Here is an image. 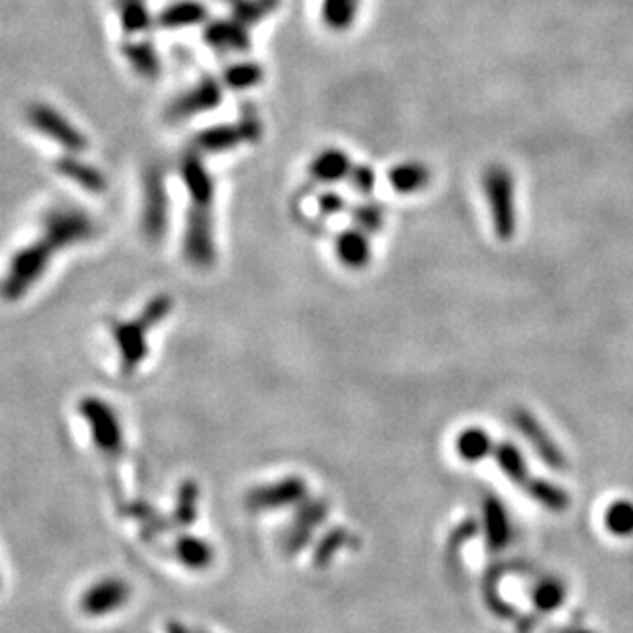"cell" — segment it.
Masks as SVG:
<instances>
[{"label": "cell", "mask_w": 633, "mask_h": 633, "mask_svg": "<svg viewBox=\"0 0 633 633\" xmlns=\"http://www.w3.org/2000/svg\"><path fill=\"white\" fill-rule=\"evenodd\" d=\"M56 252L58 248L41 234L37 240L23 246L11 261L5 287H3L5 298L11 302L21 300L23 295L31 289V285H35L41 277H44Z\"/></svg>", "instance_id": "obj_1"}, {"label": "cell", "mask_w": 633, "mask_h": 633, "mask_svg": "<svg viewBox=\"0 0 633 633\" xmlns=\"http://www.w3.org/2000/svg\"><path fill=\"white\" fill-rule=\"evenodd\" d=\"M78 412L89 422L91 437L95 447L101 451L109 470H117V463L123 453V431L119 425L117 412L101 398L89 396L78 402Z\"/></svg>", "instance_id": "obj_2"}, {"label": "cell", "mask_w": 633, "mask_h": 633, "mask_svg": "<svg viewBox=\"0 0 633 633\" xmlns=\"http://www.w3.org/2000/svg\"><path fill=\"white\" fill-rule=\"evenodd\" d=\"M183 257L195 269L214 267L218 250L211 207L189 205L187 226L183 234Z\"/></svg>", "instance_id": "obj_3"}, {"label": "cell", "mask_w": 633, "mask_h": 633, "mask_svg": "<svg viewBox=\"0 0 633 633\" xmlns=\"http://www.w3.org/2000/svg\"><path fill=\"white\" fill-rule=\"evenodd\" d=\"M27 121L35 132L56 142L70 154H82L89 150V140L72 121H68L58 109L48 103H33L25 113Z\"/></svg>", "instance_id": "obj_4"}, {"label": "cell", "mask_w": 633, "mask_h": 633, "mask_svg": "<svg viewBox=\"0 0 633 633\" xmlns=\"http://www.w3.org/2000/svg\"><path fill=\"white\" fill-rule=\"evenodd\" d=\"M171 201H168L166 179L158 168H150L144 177L142 195V232L148 240L158 242L168 230Z\"/></svg>", "instance_id": "obj_5"}, {"label": "cell", "mask_w": 633, "mask_h": 633, "mask_svg": "<svg viewBox=\"0 0 633 633\" xmlns=\"http://www.w3.org/2000/svg\"><path fill=\"white\" fill-rule=\"evenodd\" d=\"M41 236H46L58 250L87 242L95 236V222L74 207L52 209L41 224Z\"/></svg>", "instance_id": "obj_6"}, {"label": "cell", "mask_w": 633, "mask_h": 633, "mask_svg": "<svg viewBox=\"0 0 633 633\" xmlns=\"http://www.w3.org/2000/svg\"><path fill=\"white\" fill-rule=\"evenodd\" d=\"M308 498V484L300 476H287L279 482L252 488L246 494L250 511H279L287 506H298Z\"/></svg>", "instance_id": "obj_7"}, {"label": "cell", "mask_w": 633, "mask_h": 633, "mask_svg": "<svg viewBox=\"0 0 633 633\" xmlns=\"http://www.w3.org/2000/svg\"><path fill=\"white\" fill-rule=\"evenodd\" d=\"M132 599V586L123 578H103L93 582L78 599L80 611L87 617H105L123 609Z\"/></svg>", "instance_id": "obj_8"}, {"label": "cell", "mask_w": 633, "mask_h": 633, "mask_svg": "<svg viewBox=\"0 0 633 633\" xmlns=\"http://www.w3.org/2000/svg\"><path fill=\"white\" fill-rule=\"evenodd\" d=\"M224 97L222 80L214 76H203L191 89L181 93L166 109V117L171 121H185L195 115L214 111L220 107Z\"/></svg>", "instance_id": "obj_9"}, {"label": "cell", "mask_w": 633, "mask_h": 633, "mask_svg": "<svg viewBox=\"0 0 633 633\" xmlns=\"http://www.w3.org/2000/svg\"><path fill=\"white\" fill-rule=\"evenodd\" d=\"M328 511H330V506L322 498L304 500L302 504L295 506V517H293V521L283 537L285 552L287 554L302 552L304 547L310 543V539L314 537V531L328 517Z\"/></svg>", "instance_id": "obj_10"}, {"label": "cell", "mask_w": 633, "mask_h": 633, "mask_svg": "<svg viewBox=\"0 0 633 633\" xmlns=\"http://www.w3.org/2000/svg\"><path fill=\"white\" fill-rule=\"evenodd\" d=\"M150 330L152 328L142 318H136L134 322H115L111 326L113 339L121 353L123 375H132L138 369V365L146 359L148 355L146 332Z\"/></svg>", "instance_id": "obj_11"}, {"label": "cell", "mask_w": 633, "mask_h": 633, "mask_svg": "<svg viewBox=\"0 0 633 633\" xmlns=\"http://www.w3.org/2000/svg\"><path fill=\"white\" fill-rule=\"evenodd\" d=\"M205 44L220 54H246L250 50L248 27L232 19H214L203 29Z\"/></svg>", "instance_id": "obj_12"}, {"label": "cell", "mask_w": 633, "mask_h": 633, "mask_svg": "<svg viewBox=\"0 0 633 633\" xmlns=\"http://www.w3.org/2000/svg\"><path fill=\"white\" fill-rule=\"evenodd\" d=\"M181 179L185 183V189L189 193L191 205H214L216 197V183L214 177L209 175L205 162L201 160V154L191 150L181 158Z\"/></svg>", "instance_id": "obj_13"}, {"label": "cell", "mask_w": 633, "mask_h": 633, "mask_svg": "<svg viewBox=\"0 0 633 633\" xmlns=\"http://www.w3.org/2000/svg\"><path fill=\"white\" fill-rule=\"evenodd\" d=\"M240 144H250L248 132L240 121L211 125L193 138V150L199 154H222L238 148Z\"/></svg>", "instance_id": "obj_14"}, {"label": "cell", "mask_w": 633, "mask_h": 633, "mask_svg": "<svg viewBox=\"0 0 633 633\" xmlns=\"http://www.w3.org/2000/svg\"><path fill=\"white\" fill-rule=\"evenodd\" d=\"M515 418V427L519 429V433L529 441V445L535 449V453L552 468H560L564 466V455L562 449L556 445V441L550 437L535 416H531L525 410H517L513 414Z\"/></svg>", "instance_id": "obj_15"}, {"label": "cell", "mask_w": 633, "mask_h": 633, "mask_svg": "<svg viewBox=\"0 0 633 633\" xmlns=\"http://www.w3.org/2000/svg\"><path fill=\"white\" fill-rule=\"evenodd\" d=\"M54 168L58 175H62L64 179L72 181L74 185H78L80 189L89 191L93 195H103L109 187L107 177L99 171V168L84 160H78L76 154L68 152L64 156H58L54 162Z\"/></svg>", "instance_id": "obj_16"}, {"label": "cell", "mask_w": 633, "mask_h": 633, "mask_svg": "<svg viewBox=\"0 0 633 633\" xmlns=\"http://www.w3.org/2000/svg\"><path fill=\"white\" fill-rule=\"evenodd\" d=\"M351 171V156L341 148H326L318 152L308 166L310 177L322 185H334L343 179H349Z\"/></svg>", "instance_id": "obj_17"}, {"label": "cell", "mask_w": 633, "mask_h": 633, "mask_svg": "<svg viewBox=\"0 0 633 633\" xmlns=\"http://www.w3.org/2000/svg\"><path fill=\"white\" fill-rule=\"evenodd\" d=\"M334 252L341 265L353 271H361L371 263V244L369 234L361 228H349L341 232L334 240Z\"/></svg>", "instance_id": "obj_18"}, {"label": "cell", "mask_w": 633, "mask_h": 633, "mask_svg": "<svg viewBox=\"0 0 633 633\" xmlns=\"http://www.w3.org/2000/svg\"><path fill=\"white\" fill-rule=\"evenodd\" d=\"M207 17L209 11L203 3H199V0H177V3L164 7L156 15V25L168 31H177L185 27H197L205 23Z\"/></svg>", "instance_id": "obj_19"}, {"label": "cell", "mask_w": 633, "mask_h": 633, "mask_svg": "<svg viewBox=\"0 0 633 633\" xmlns=\"http://www.w3.org/2000/svg\"><path fill=\"white\" fill-rule=\"evenodd\" d=\"M121 54L130 62L136 74H140L146 80H156L162 72V64L158 58V52L150 39H136L128 37L121 41Z\"/></svg>", "instance_id": "obj_20"}, {"label": "cell", "mask_w": 633, "mask_h": 633, "mask_svg": "<svg viewBox=\"0 0 633 633\" xmlns=\"http://www.w3.org/2000/svg\"><path fill=\"white\" fill-rule=\"evenodd\" d=\"M171 556L183 564L185 568L193 570V572H201V570H207L211 566V562H214L216 554H214V547H211L209 541L201 539V537H195V535H179L173 543V550H171Z\"/></svg>", "instance_id": "obj_21"}, {"label": "cell", "mask_w": 633, "mask_h": 633, "mask_svg": "<svg viewBox=\"0 0 633 633\" xmlns=\"http://www.w3.org/2000/svg\"><path fill=\"white\" fill-rule=\"evenodd\" d=\"M197 500H199V486L191 480L183 482V486L179 488V500H177V509L173 513V517L168 519L166 523H158L160 519H154L150 525H148V533L150 535H156L158 531H168L173 527H189L195 517H197Z\"/></svg>", "instance_id": "obj_22"}, {"label": "cell", "mask_w": 633, "mask_h": 633, "mask_svg": "<svg viewBox=\"0 0 633 633\" xmlns=\"http://www.w3.org/2000/svg\"><path fill=\"white\" fill-rule=\"evenodd\" d=\"M484 533L492 550H502L511 541V519L498 498H486L484 502Z\"/></svg>", "instance_id": "obj_23"}, {"label": "cell", "mask_w": 633, "mask_h": 633, "mask_svg": "<svg viewBox=\"0 0 633 633\" xmlns=\"http://www.w3.org/2000/svg\"><path fill=\"white\" fill-rule=\"evenodd\" d=\"M494 449H496V443L492 441L490 433L480 427L463 429L455 439L457 455L468 463H478L486 457H492Z\"/></svg>", "instance_id": "obj_24"}, {"label": "cell", "mask_w": 633, "mask_h": 633, "mask_svg": "<svg viewBox=\"0 0 633 633\" xmlns=\"http://www.w3.org/2000/svg\"><path fill=\"white\" fill-rule=\"evenodd\" d=\"M117 15L121 29L128 37L146 33L152 25H156V19H152L146 0H117Z\"/></svg>", "instance_id": "obj_25"}, {"label": "cell", "mask_w": 633, "mask_h": 633, "mask_svg": "<svg viewBox=\"0 0 633 633\" xmlns=\"http://www.w3.org/2000/svg\"><path fill=\"white\" fill-rule=\"evenodd\" d=\"M498 463L500 472L509 478L511 482L519 484L521 488L529 482L531 474H529V468H527V461L521 453V449L515 445V443H496V449H494V455H492Z\"/></svg>", "instance_id": "obj_26"}, {"label": "cell", "mask_w": 633, "mask_h": 633, "mask_svg": "<svg viewBox=\"0 0 633 633\" xmlns=\"http://www.w3.org/2000/svg\"><path fill=\"white\" fill-rule=\"evenodd\" d=\"M388 183L400 195L416 193L418 189H422L429 183V168L418 164V162L396 164L394 168H390Z\"/></svg>", "instance_id": "obj_27"}, {"label": "cell", "mask_w": 633, "mask_h": 633, "mask_svg": "<svg viewBox=\"0 0 633 633\" xmlns=\"http://www.w3.org/2000/svg\"><path fill=\"white\" fill-rule=\"evenodd\" d=\"M523 490L535 500L539 502L543 509L552 511V513H564L570 506V496L566 494V490H562L560 486H556L550 480L543 478H529V482L523 486Z\"/></svg>", "instance_id": "obj_28"}, {"label": "cell", "mask_w": 633, "mask_h": 633, "mask_svg": "<svg viewBox=\"0 0 633 633\" xmlns=\"http://www.w3.org/2000/svg\"><path fill=\"white\" fill-rule=\"evenodd\" d=\"M265 78V68L257 62H236L222 70V84L232 91L255 89Z\"/></svg>", "instance_id": "obj_29"}, {"label": "cell", "mask_w": 633, "mask_h": 633, "mask_svg": "<svg viewBox=\"0 0 633 633\" xmlns=\"http://www.w3.org/2000/svg\"><path fill=\"white\" fill-rule=\"evenodd\" d=\"M357 11H359V0H322V23L330 29V31H347L355 19H357Z\"/></svg>", "instance_id": "obj_30"}, {"label": "cell", "mask_w": 633, "mask_h": 633, "mask_svg": "<svg viewBox=\"0 0 633 633\" xmlns=\"http://www.w3.org/2000/svg\"><path fill=\"white\" fill-rule=\"evenodd\" d=\"M605 529L615 537L633 535V502L631 500H613L603 515Z\"/></svg>", "instance_id": "obj_31"}, {"label": "cell", "mask_w": 633, "mask_h": 633, "mask_svg": "<svg viewBox=\"0 0 633 633\" xmlns=\"http://www.w3.org/2000/svg\"><path fill=\"white\" fill-rule=\"evenodd\" d=\"M566 595V584L560 578H543L533 590V603L537 609L550 613L564 605Z\"/></svg>", "instance_id": "obj_32"}, {"label": "cell", "mask_w": 633, "mask_h": 633, "mask_svg": "<svg viewBox=\"0 0 633 633\" xmlns=\"http://www.w3.org/2000/svg\"><path fill=\"white\" fill-rule=\"evenodd\" d=\"M279 7V0H236L232 3V17L248 29L259 25Z\"/></svg>", "instance_id": "obj_33"}, {"label": "cell", "mask_w": 633, "mask_h": 633, "mask_svg": "<svg viewBox=\"0 0 633 633\" xmlns=\"http://www.w3.org/2000/svg\"><path fill=\"white\" fill-rule=\"evenodd\" d=\"M384 218H386L384 205L377 203V201H363L351 209L353 226L361 228L367 234H377L379 230H382Z\"/></svg>", "instance_id": "obj_34"}, {"label": "cell", "mask_w": 633, "mask_h": 633, "mask_svg": "<svg viewBox=\"0 0 633 633\" xmlns=\"http://www.w3.org/2000/svg\"><path fill=\"white\" fill-rule=\"evenodd\" d=\"M349 541H351V533L347 529H341V527L332 529L316 547V554H314L316 568H324L326 564H330L334 554L343 550V547H347Z\"/></svg>", "instance_id": "obj_35"}, {"label": "cell", "mask_w": 633, "mask_h": 633, "mask_svg": "<svg viewBox=\"0 0 633 633\" xmlns=\"http://www.w3.org/2000/svg\"><path fill=\"white\" fill-rule=\"evenodd\" d=\"M173 298L166 293L154 295V298L146 304V308L140 312L138 318H142L150 328H154L156 324H160L164 318H168V314L173 312Z\"/></svg>", "instance_id": "obj_36"}, {"label": "cell", "mask_w": 633, "mask_h": 633, "mask_svg": "<svg viewBox=\"0 0 633 633\" xmlns=\"http://www.w3.org/2000/svg\"><path fill=\"white\" fill-rule=\"evenodd\" d=\"M349 183H351V187H353L359 195L369 197V195L373 193V189H375V173H373V168L367 166V164H357V166H353V171H351V175H349Z\"/></svg>", "instance_id": "obj_37"}, {"label": "cell", "mask_w": 633, "mask_h": 633, "mask_svg": "<svg viewBox=\"0 0 633 633\" xmlns=\"http://www.w3.org/2000/svg\"><path fill=\"white\" fill-rule=\"evenodd\" d=\"M345 209H347V201H345V197L339 195V193L326 191V193H322V195L318 197V211H320L322 216H328V218L339 216V214H343Z\"/></svg>", "instance_id": "obj_38"}, {"label": "cell", "mask_w": 633, "mask_h": 633, "mask_svg": "<svg viewBox=\"0 0 633 633\" xmlns=\"http://www.w3.org/2000/svg\"><path fill=\"white\" fill-rule=\"evenodd\" d=\"M164 629H166V633H207V631H203V629L189 627V625H185V623H181V621H168Z\"/></svg>", "instance_id": "obj_39"}, {"label": "cell", "mask_w": 633, "mask_h": 633, "mask_svg": "<svg viewBox=\"0 0 633 633\" xmlns=\"http://www.w3.org/2000/svg\"><path fill=\"white\" fill-rule=\"evenodd\" d=\"M224 3H236V0H224Z\"/></svg>", "instance_id": "obj_40"}]
</instances>
